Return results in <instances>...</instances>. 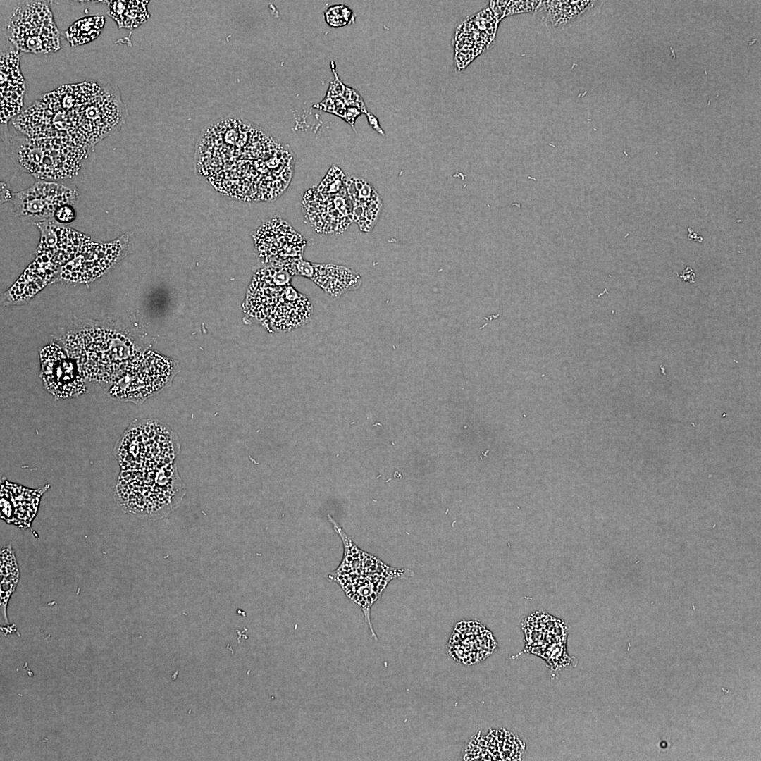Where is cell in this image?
<instances>
[{"mask_svg":"<svg viewBox=\"0 0 761 761\" xmlns=\"http://www.w3.org/2000/svg\"><path fill=\"white\" fill-rule=\"evenodd\" d=\"M366 115L368 119L369 124L372 127V128L374 129L379 134L385 135V132L383 130L380 128L377 118L373 114L368 111L366 113Z\"/></svg>","mask_w":761,"mask_h":761,"instance_id":"cell-25","label":"cell"},{"mask_svg":"<svg viewBox=\"0 0 761 761\" xmlns=\"http://www.w3.org/2000/svg\"><path fill=\"white\" fill-rule=\"evenodd\" d=\"M346 178L347 175L338 166H333L319 185L307 190L303 195V215L316 233L339 235L353 222Z\"/></svg>","mask_w":761,"mask_h":761,"instance_id":"cell-7","label":"cell"},{"mask_svg":"<svg viewBox=\"0 0 761 761\" xmlns=\"http://www.w3.org/2000/svg\"><path fill=\"white\" fill-rule=\"evenodd\" d=\"M0 606L3 621L9 624L7 607L11 596L15 592L20 577V571L14 552L8 545L1 551L0 555Z\"/></svg>","mask_w":761,"mask_h":761,"instance_id":"cell-20","label":"cell"},{"mask_svg":"<svg viewBox=\"0 0 761 761\" xmlns=\"http://www.w3.org/2000/svg\"><path fill=\"white\" fill-rule=\"evenodd\" d=\"M239 130L215 126L208 130L197 154L200 173L228 197L247 202L276 199L291 180L292 161L282 160L281 154L264 156V150H245Z\"/></svg>","mask_w":761,"mask_h":761,"instance_id":"cell-1","label":"cell"},{"mask_svg":"<svg viewBox=\"0 0 761 761\" xmlns=\"http://www.w3.org/2000/svg\"><path fill=\"white\" fill-rule=\"evenodd\" d=\"M173 433L156 420L132 422L115 446L121 470L151 469L171 464L179 450Z\"/></svg>","mask_w":761,"mask_h":761,"instance_id":"cell-6","label":"cell"},{"mask_svg":"<svg viewBox=\"0 0 761 761\" xmlns=\"http://www.w3.org/2000/svg\"><path fill=\"white\" fill-rule=\"evenodd\" d=\"M185 491L171 463L151 469L121 470L114 497L124 512L152 519L162 518L176 508Z\"/></svg>","mask_w":761,"mask_h":761,"instance_id":"cell-4","label":"cell"},{"mask_svg":"<svg viewBox=\"0 0 761 761\" xmlns=\"http://www.w3.org/2000/svg\"><path fill=\"white\" fill-rule=\"evenodd\" d=\"M255 246L267 264L284 266L303 258L306 241L302 235L280 217L267 220L254 235Z\"/></svg>","mask_w":761,"mask_h":761,"instance_id":"cell-12","label":"cell"},{"mask_svg":"<svg viewBox=\"0 0 761 761\" xmlns=\"http://www.w3.org/2000/svg\"><path fill=\"white\" fill-rule=\"evenodd\" d=\"M104 23L103 16L84 17L75 21L65 31L66 38L72 47L89 43L100 35Z\"/></svg>","mask_w":761,"mask_h":761,"instance_id":"cell-22","label":"cell"},{"mask_svg":"<svg viewBox=\"0 0 761 761\" xmlns=\"http://www.w3.org/2000/svg\"><path fill=\"white\" fill-rule=\"evenodd\" d=\"M293 276L278 266L267 264L258 270L249 287L247 313L270 329L289 330L305 324L312 305L304 295L291 285Z\"/></svg>","mask_w":761,"mask_h":761,"instance_id":"cell-3","label":"cell"},{"mask_svg":"<svg viewBox=\"0 0 761 761\" xmlns=\"http://www.w3.org/2000/svg\"><path fill=\"white\" fill-rule=\"evenodd\" d=\"M76 218V211L71 204H65L58 207L53 217V221L61 225L68 224Z\"/></svg>","mask_w":761,"mask_h":761,"instance_id":"cell-23","label":"cell"},{"mask_svg":"<svg viewBox=\"0 0 761 761\" xmlns=\"http://www.w3.org/2000/svg\"><path fill=\"white\" fill-rule=\"evenodd\" d=\"M345 186L352 205V219L365 232H371L383 210V202L373 185L363 178L347 176Z\"/></svg>","mask_w":761,"mask_h":761,"instance_id":"cell-16","label":"cell"},{"mask_svg":"<svg viewBox=\"0 0 761 761\" xmlns=\"http://www.w3.org/2000/svg\"><path fill=\"white\" fill-rule=\"evenodd\" d=\"M78 197L77 188L70 184L36 180L27 189L13 192L10 202L20 220L37 225L53 220L56 210L61 206L76 204Z\"/></svg>","mask_w":761,"mask_h":761,"instance_id":"cell-9","label":"cell"},{"mask_svg":"<svg viewBox=\"0 0 761 761\" xmlns=\"http://www.w3.org/2000/svg\"><path fill=\"white\" fill-rule=\"evenodd\" d=\"M6 25L8 40L19 51L47 54L61 47L59 30L49 4L44 1L20 2Z\"/></svg>","mask_w":761,"mask_h":761,"instance_id":"cell-8","label":"cell"},{"mask_svg":"<svg viewBox=\"0 0 761 761\" xmlns=\"http://www.w3.org/2000/svg\"><path fill=\"white\" fill-rule=\"evenodd\" d=\"M309 278L333 299L360 287L361 276L350 267L335 264L312 263Z\"/></svg>","mask_w":761,"mask_h":761,"instance_id":"cell-17","label":"cell"},{"mask_svg":"<svg viewBox=\"0 0 761 761\" xmlns=\"http://www.w3.org/2000/svg\"><path fill=\"white\" fill-rule=\"evenodd\" d=\"M129 342L111 331L87 330L70 337L68 348L84 377L112 383L135 357Z\"/></svg>","mask_w":761,"mask_h":761,"instance_id":"cell-5","label":"cell"},{"mask_svg":"<svg viewBox=\"0 0 761 761\" xmlns=\"http://www.w3.org/2000/svg\"><path fill=\"white\" fill-rule=\"evenodd\" d=\"M58 269L49 258L37 254L34 261L10 289V299L16 301L32 297L47 284Z\"/></svg>","mask_w":761,"mask_h":761,"instance_id":"cell-18","label":"cell"},{"mask_svg":"<svg viewBox=\"0 0 761 761\" xmlns=\"http://www.w3.org/2000/svg\"><path fill=\"white\" fill-rule=\"evenodd\" d=\"M108 13L119 28L134 29L149 17L147 11L149 1H108Z\"/></svg>","mask_w":761,"mask_h":761,"instance_id":"cell-21","label":"cell"},{"mask_svg":"<svg viewBox=\"0 0 761 761\" xmlns=\"http://www.w3.org/2000/svg\"><path fill=\"white\" fill-rule=\"evenodd\" d=\"M132 235L124 234L110 242L89 241L61 268V278L70 282H89L105 273L126 254Z\"/></svg>","mask_w":761,"mask_h":761,"instance_id":"cell-11","label":"cell"},{"mask_svg":"<svg viewBox=\"0 0 761 761\" xmlns=\"http://www.w3.org/2000/svg\"><path fill=\"white\" fill-rule=\"evenodd\" d=\"M166 366L164 359L152 352L135 356L113 380L109 394L126 401L143 400L166 383Z\"/></svg>","mask_w":761,"mask_h":761,"instance_id":"cell-10","label":"cell"},{"mask_svg":"<svg viewBox=\"0 0 761 761\" xmlns=\"http://www.w3.org/2000/svg\"><path fill=\"white\" fill-rule=\"evenodd\" d=\"M40 377L44 387L54 398L66 399L86 391L84 376L76 362L61 348L49 345L40 352Z\"/></svg>","mask_w":761,"mask_h":761,"instance_id":"cell-13","label":"cell"},{"mask_svg":"<svg viewBox=\"0 0 761 761\" xmlns=\"http://www.w3.org/2000/svg\"><path fill=\"white\" fill-rule=\"evenodd\" d=\"M676 275L685 282H688L690 283H695V273L688 266L683 271L682 273H676Z\"/></svg>","mask_w":761,"mask_h":761,"instance_id":"cell-24","label":"cell"},{"mask_svg":"<svg viewBox=\"0 0 761 761\" xmlns=\"http://www.w3.org/2000/svg\"><path fill=\"white\" fill-rule=\"evenodd\" d=\"M2 140L13 162L36 180L63 182L76 176L94 151L57 137H29L3 125Z\"/></svg>","mask_w":761,"mask_h":761,"instance_id":"cell-2","label":"cell"},{"mask_svg":"<svg viewBox=\"0 0 761 761\" xmlns=\"http://www.w3.org/2000/svg\"><path fill=\"white\" fill-rule=\"evenodd\" d=\"M13 192L9 190L6 183L1 182V202H10Z\"/></svg>","mask_w":761,"mask_h":761,"instance_id":"cell-26","label":"cell"},{"mask_svg":"<svg viewBox=\"0 0 761 761\" xmlns=\"http://www.w3.org/2000/svg\"><path fill=\"white\" fill-rule=\"evenodd\" d=\"M0 87L1 122L5 125L22 112L26 90L20 51L13 47L1 54Z\"/></svg>","mask_w":761,"mask_h":761,"instance_id":"cell-14","label":"cell"},{"mask_svg":"<svg viewBox=\"0 0 761 761\" xmlns=\"http://www.w3.org/2000/svg\"><path fill=\"white\" fill-rule=\"evenodd\" d=\"M536 8H539L543 20L552 27H559L567 25L586 11L595 1H539Z\"/></svg>","mask_w":761,"mask_h":761,"instance_id":"cell-19","label":"cell"},{"mask_svg":"<svg viewBox=\"0 0 761 761\" xmlns=\"http://www.w3.org/2000/svg\"><path fill=\"white\" fill-rule=\"evenodd\" d=\"M49 487L30 489L4 480L1 489V519L19 528L30 527L41 497Z\"/></svg>","mask_w":761,"mask_h":761,"instance_id":"cell-15","label":"cell"}]
</instances>
